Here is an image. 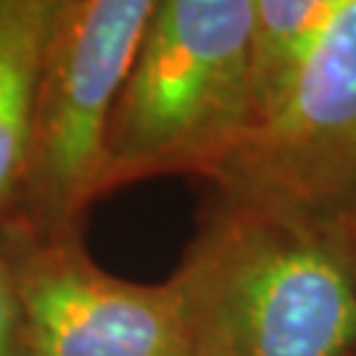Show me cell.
Returning <instances> with one entry per match:
<instances>
[{
    "mask_svg": "<svg viewBox=\"0 0 356 356\" xmlns=\"http://www.w3.org/2000/svg\"><path fill=\"white\" fill-rule=\"evenodd\" d=\"M348 356H356V348H354V351H351V354H348Z\"/></svg>",
    "mask_w": 356,
    "mask_h": 356,
    "instance_id": "cell-11",
    "label": "cell"
},
{
    "mask_svg": "<svg viewBox=\"0 0 356 356\" xmlns=\"http://www.w3.org/2000/svg\"><path fill=\"white\" fill-rule=\"evenodd\" d=\"M335 8L338 0H251L248 72L254 124L291 92Z\"/></svg>",
    "mask_w": 356,
    "mask_h": 356,
    "instance_id": "cell-6",
    "label": "cell"
},
{
    "mask_svg": "<svg viewBox=\"0 0 356 356\" xmlns=\"http://www.w3.org/2000/svg\"><path fill=\"white\" fill-rule=\"evenodd\" d=\"M0 254L29 356H193L172 280H122L90 259L82 235H35L8 222Z\"/></svg>",
    "mask_w": 356,
    "mask_h": 356,
    "instance_id": "cell-4",
    "label": "cell"
},
{
    "mask_svg": "<svg viewBox=\"0 0 356 356\" xmlns=\"http://www.w3.org/2000/svg\"><path fill=\"white\" fill-rule=\"evenodd\" d=\"M251 0H156L116 95L103 191L151 177L206 182L254 127Z\"/></svg>",
    "mask_w": 356,
    "mask_h": 356,
    "instance_id": "cell-2",
    "label": "cell"
},
{
    "mask_svg": "<svg viewBox=\"0 0 356 356\" xmlns=\"http://www.w3.org/2000/svg\"><path fill=\"white\" fill-rule=\"evenodd\" d=\"M153 3L51 0L24 177L3 222L35 235L85 232L88 211L106 195L108 124Z\"/></svg>",
    "mask_w": 356,
    "mask_h": 356,
    "instance_id": "cell-3",
    "label": "cell"
},
{
    "mask_svg": "<svg viewBox=\"0 0 356 356\" xmlns=\"http://www.w3.org/2000/svg\"><path fill=\"white\" fill-rule=\"evenodd\" d=\"M209 185L338 219L356 191V0H338L291 92Z\"/></svg>",
    "mask_w": 356,
    "mask_h": 356,
    "instance_id": "cell-5",
    "label": "cell"
},
{
    "mask_svg": "<svg viewBox=\"0 0 356 356\" xmlns=\"http://www.w3.org/2000/svg\"><path fill=\"white\" fill-rule=\"evenodd\" d=\"M13 11H16V0H0V42L6 38V29L11 24Z\"/></svg>",
    "mask_w": 356,
    "mask_h": 356,
    "instance_id": "cell-10",
    "label": "cell"
},
{
    "mask_svg": "<svg viewBox=\"0 0 356 356\" xmlns=\"http://www.w3.org/2000/svg\"><path fill=\"white\" fill-rule=\"evenodd\" d=\"M338 225L343 229L346 243H348V248H351V254H354V259H356V191L351 193V198L346 201L343 211L338 214Z\"/></svg>",
    "mask_w": 356,
    "mask_h": 356,
    "instance_id": "cell-9",
    "label": "cell"
},
{
    "mask_svg": "<svg viewBox=\"0 0 356 356\" xmlns=\"http://www.w3.org/2000/svg\"><path fill=\"white\" fill-rule=\"evenodd\" d=\"M169 280L193 356L356 348V259L338 219L211 188Z\"/></svg>",
    "mask_w": 356,
    "mask_h": 356,
    "instance_id": "cell-1",
    "label": "cell"
},
{
    "mask_svg": "<svg viewBox=\"0 0 356 356\" xmlns=\"http://www.w3.org/2000/svg\"><path fill=\"white\" fill-rule=\"evenodd\" d=\"M51 0H16L0 42V222L11 211L24 177L32 95Z\"/></svg>",
    "mask_w": 356,
    "mask_h": 356,
    "instance_id": "cell-7",
    "label": "cell"
},
{
    "mask_svg": "<svg viewBox=\"0 0 356 356\" xmlns=\"http://www.w3.org/2000/svg\"><path fill=\"white\" fill-rule=\"evenodd\" d=\"M0 356H29L22 304L16 296L11 269L0 254Z\"/></svg>",
    "mask_w": 356,
    "mask_h": 356,
    "instance_id": "cell-8",
    "label": "cell"
}]
</instances>
